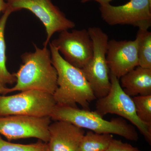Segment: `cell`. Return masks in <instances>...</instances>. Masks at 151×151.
Here are the masks:
<instances>
[{
  "mask_svg": "<svg viewBox=\"0 0 151 151\" xmlns=\"http://www.w3.org/2000/svg\"><path fill=\"white\" fill-rule=\"evenodd\" d=\"M7 3L14 12L25 9L40 20L47 32L44 46H47L55 33L68 30L75 27V23L68 19L51 0H8Z\"/></svg>",
  "mask_w": 151,
  "mask_h": 151,
  "instance_id": "52a82bcc",
  "label": "cell"
},
{
  "mask_svg": "<svg viewBox=\"0 0 151 151\" xmlns=\"http://www.w3.org/2000/svg\"><path fill=\"white\" fill-rule=\"evenodd\" d=\"M120 78L121 86L130 97L151 95V69L138 66Z\"/></svg>",
  "mask_w": 151,
  "mask_h": 151,
  "instance_id": "4fadbf2b",
  "label": "cell"
},
{
  "mask_svg": "<svg viewBox=\"0 0 151 151\" xmlns=\"http://www.w3.org/2000/svg\"><path fill=\"white\" fill-rule=\"evenodd\" d=\"M50 117L12 115L0 116V135L9 141L35 138L45 143L49 139Z\"/></svg>",
  "mask_w": 151,
  "mask_h": 151,
  "instance_id": "9c48e42d",
  "label": "cell"
},
{
  "mask_svg": "<svg viewBox=\"0 0 151 151\" xmlns=\"http://www.w3.org/2000/svg\"><path fill=\"white\" fill-rule=\"evenodd\" d=\"M7 1H8V0H7Z\"/></svg>",
  "mask_w": 151,
  "mask_h": 151,
  "instance_id": "cb8c5ba5",
  "label": "cell"
},
{
  "mask_svg": "<svg viewBox=\"0 0 151 151\" xmlns=\"http://www.w3.org/2000/svg\"><path fill=\"white\" fill-rule=\"evenodd\" d=\"M137 116L142 122L151 125V95L132 98Z\"/></svg>",
  "mask_w": 151,
  "mask_h": 151,
  "instance_id": "e0dca14e",
  "label": "cell"
},
{
  "mask_svg": "<svg viewBox=\"0 0 151 151\" xmlns=\"http://www.w3.org/2000/svg\"><path fill=\"white\" fill-rule=\"evenodd\" d=\"M113 139L111 134H98L88 131L82 138L79 151H104Z\"/></svg>",
  "mask_w": 151,
  "mask_h": 151,
  "instance_id": "9a60e30c",
  "label": "cell"
},
{
  "mask_svg": "<svg viewBox=\"0 0 151 151\" xmlns=\"http://www.w3.org/2000/svg\"><path fill=\"white\" fill-rule=\"evenodd\" d=\"M56 105L53 94L39 90H25L9 96L0 95V116L50 117Z\"/></svg>",
  "mask_w": 151,
  "mask_h": 151,
  "instance_id": "8992f818",
  "label": "cell"
},
{
  "mask_svg": "<svg viewBox=\"0 0 151 151\" xmlns=\"http://www.w3.org/2000/svg\"><path fill=\"white\" fill-rule=\"evenodd\" d=\"M47 151H79L84 129L64 121H56L49 127Z\"/></svg>",
  "mask_w": 151,
  "mask_h": 151,
  "instance_id": "7c38bea8",
  "label": "cell"
},
{
  "mask_svg": "<svg viewBox=\"0 0 151 151\" xmlns=\"http://www.w3.org/2000/svg\"><path fill=\"white\" fill-rule=\"evenodd\" d=\"M51 61L58 74L57 88L53 97L57 105L76 107L84 110L96 99L82 70L65 61L58 49L49 43Z\"/></svg>",
  "mask_w": 151,
  "mask_h": 151,
  "instance_id": "6da1fadb",
  "label": "cell"
},
{
  "mask_svg": "<svg viewBox=\"0 0 151 151\" xmlns=\"http://www.w3.org/2000/svg\"><path fill=\"white\" fill-rule=\"evenodd\" d=\"M35 51L21 55L22 64L16 73V84L9 88L14 91L37 90L53 94L57 88V72L52 65L50 50L34 45Z\"/></svg>",
  "mask_w": 151,
  "mask_h": 151,
  "instance_id": "7a4b0ae2",
  "label": "cell"
},
{
  "mask_svg": "<svg viewBox=\"0 0 151 151\" xmlns=\"http://www.w3.org/2000/svg\"><path fill=\"white\" fill-rule=\"evenodd\" d=\"M51 43L65 61L80 69L89 63L93 56V42L87 29L63 31Z\"/></svg>",
  "mask_w": 151,
  "mask_h": 151,
  "instance_id": "30bf717a",
  "label": "cell"
},
{
  "mask_svg": "<svg viewBox=\"0 0 151 151\" xmlns=\"http://www.w3.org/2000/svg\"><path fill=\"white\" fill-rule=\"evenodd\" d=\"M136 39L139 66L151 69V32L148 29H139Z\"/></svg>",
  "mask_w": 151,
  "mask_h": 151,
  "instance_id": "2e32d148",
  "label": "cell"
},
{
  "mask_svg": "<svg viewBox=\"0 0 151 151\" xmlns=\"http://www.w3.org/2000/svg\"><path fill=\"white\" fill-rule=\"evenodd\" d=\"M110 78V91L105 97L97 99L95 112L103 117L108 114H116L127 119L137 127L151 145V125L144 123L138 118L132 98L124 92L119 78L111 73Z\"/></svg>",
  "mask_w": 151,
  "mask_h": 151,
  "instance_id": "5b68a950",
  "label": "cell"
},
{
  "mask_svg": "<svg viewBox=\"0 0 151 151\" xmlns=\"http://www.w3.org/2000/svg\"><path fill=\"white\" fill-rule=\"evenodd\" d=\"M10 93L9 88L0 83V95H5Z\"/></svg>",
  "mask_w": 151,
  "mask_h": 151,
  "instance_id": "44dd1931",
  "label": "cell"
},
{
  "mask_svg": "<svg viewBox=\"0 0 151 151\" xmlns=\"http://www.w3.org/2000/svg\"><path fill=\"white\" fill-rule=\"evenodd\" d=\"M93 44V54L89 63L81 69L96 99L108 94L111 87L110 70L106 60L108 36L97 27L88 28Z\"/></svg>",
  "mask_w": 151,
  "mask_h": 151,
  "instance_id": "277c9868",
  "label": "cell"
},
{
  "mask_svg": "<svg viewBox=\"0 0 151 151\" xmlns=\"http://www.w3.org/2000/svg\"><path fill=\"white\" fill-rule=\"evenodd\" d=\"M104 151H142L127 143L123 142L121 140L113 139L108 148Z\"/></svg>",
  "mask_w": 151,
  "mask_h": 151,
  "instance_id": "d6986e66",
  "label": "cell"
},
{
  "mask_svg": "<svg viewBox=\"0 0 151 151\" xmlns=\"http://www.w3.org/2000/svg\"><path fill=\"white\" fill-rule=\"evenodd\" d=\"M0 151H47V144L41 141L33 144H16L3 139L0 135Z\"/></svg>",
  "mask_w": 151,
  "mask_h": 151,
  "instance_id": "ac0fdd59",
  "label": "cell"
},
{
  "mask_svg": "<svg viewBox=\"0 0 151 151\" xmlns=\"http://www.w3.org/2000/svg\"><path fill=\"white\" fill-rule=\"evenodd\" d=\"M13 11L8 5L7 8L4 12L0 19V83L3 85L13 84L16 83V78L13 73H10L6 66V57L4 32L6 23L9 16Z\"/></svg>",
  "mask_w": 151,
  "mask_h": 151,
  "instance_id": "5bb4252c",
  "label": "cell"
},
{
  "mask_svg": "<svg viewBox=\"0 0 151 151\" xmlns=\"http://www.w3.org/2000/svg\"><path fill=\"white\" fill-rule=\"evenodd\" d=\"M106 60L110 73L119 79L139 66L137 39L108 40Z\"/></svg>",
  "mask_w": 151,
  "mask_h": 151,
  "instance_id": "8fae6325",
  "label": "cell"
},
{
  "mask_svg": "<svg viewBox=\"0 0 151 151\" xmlns=\"http://www.w3.org/2000/svg\"><path fill=\"white\" fill-rule=\"evenodd\" d=\"M50 117L53 121L69 122L82 129H88L98 134L119 135L132 141L139 139L137 132L134 126L128 124L122 118L107 121L95 111L57 104Z\"/></svg>",
  "mask_w": 151,
  "mask_h": 151,
  "instance_id": "3957f363",
  "label": "cell"
},
{
  "mask_svg": "<svg viewBox=\"0 0 151 151\" xmlns=\"http://www.w3.org/2000/svg\"><path fill=\"white\" fill-rule=\"evenodd\" d=\"M148 1L150 4L151 5V0H148Z\"/></svg>",
  "mask_w": 151,
  "mask_h": 151,
  "instance_id": "603a6c76",
  "label": "cell"
},
{
  "mask_svg": "<svg viewBox=\"0 0 151 151\" xmlns=\"http://www.w3.org/2000/svg\"><path fill=\"white\" fill-rule=\"evenodd\" d=\"M92 1L97 2L99 3L100 5H103L110 4V3L113 0H81V2L82 3H85Z\"/></svg>",
  "mask_w": 151,
  "mask_h": 151,
  "instance_id": "ffe728a7",
  "label": "cell"
},
{
  "mask_svg": "<svg viewBox=\"0 0 151 151\" xmlns=\"http://www.w3.org/2000/svg\"><path fill=\"white\" fill-rule=\"evenodd\" d=\"M8 7L7 3L4 1V0H0V12H4Z\"/></svg>",
  "mask_w": 151,
  "mask_h": 151,
  "instance_id": "7402d4cb",
  "label": "cell"
},
{
  "mask_svg": "<svg viewBox=\"0 0 151 151\" xmlns=\"http://www.w3.org/2000/svg\"><path fill=\"white\" fill-rule=\"evenodd\" d=\"M101 17L110 25H130L139 29L151 26V5L148 0H130L119 6L100 5Z\"/></svg>",
  "mask_w": 151,
  "mask_h": 151,
  "instance_id": "ba28073f",
  "label": "cell"
}]
</instances>
